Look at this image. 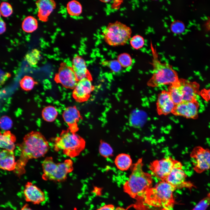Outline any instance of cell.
Wrapping results in <instances>:
<instances>
[{
  "instance_id": "f6af8a7d",
  "label": "cell",
  "mask_w": 210,
  "mask_h": 210,
  "mask_svg": "<svg viewBox=\"0 0 210 210\" xmlns=\"http://www.w3.org/2000/svg\"><path fill=\"white\" fill-rule=\"evenodd\" d=\"M73 18L76 20H77L78 19V16H73Z\"/></svg>"
},
{
  "instance_id": "60d3db41",
  "label": "cell",
  "mask_w": 210,
  "mask_h": 210,
  "mask_svg": "<svg viewBox=\"0 0 210 210\" xmlns=\"http://www.w3.org/2000/svg\"><path fill=\"white\" fill-rule=\"evenodd\" d=\"M19 210H34L30 207L28 204H26Z\"/></svg>"
},
{
  "instance_id": "f1b7e54d",
  "label": "cell",
  "mask_w": 210,
  "mask_h": 210,
  "mask_svg": "<svg viewBox=\"0 0 210 210\" xmlns=\"http://www.w3.org/2000/svg\"><path fill=\"white\" fill-rule=\"evenodd\" d=\"M99 151L100 154L105 158L111 157L113 155V149L111 146L102 140H101L100 142Z\"/></svg>"
},
{
  "instance_id": "f35d334b",
  "label": "cell",
  "mask_w": 210,
  "mask_h": 210,
  "mask_svg": "<svg viewBox=\"0 0 210 210\" xmlns=\"http://www.w3.org/2000/svg\"><path fill=\"white\" fill-rule=\"evenodd\" d=\"M6 24L4 21L1 19L0 20V34L3 33L6 31Z\"/></svg>"
},
{
  "instance_id": "603a6c76",
  "label": "cell",
  "mask_w": 210,
  "mask_h": 210,
  "mask_svg": "<svg viewBox=\"0 0 210 210\" xmlns=\"http://www.w3.org/2000/svg\"><path fill=\"white\" fill-rule=\"evenodd\" d=\"M132 161L130 156L127 154H120L116 157L114 163L119 170L124 171L127 170L132 164Z\"/></svg>"
},
{
  "instance_id": "c3c4849f",
  "label": "cell",
  "mask_w": 210,
  "mask_h": 210,
  "mask_svg": "<svg viewBox=\"0 0 210 210\" xmlns=\"http://www.w3.org/2000/svg\"><path fill=\"white\" fill-rule=\"evenodd\" d=\"M92 16H89L88 17V19H92Z\"/></svg>"
},
{
  "instance_id": "b9f144b4",
  "label": "cell",
  "mask_w": 210,
  "mask_h": 210,
  "mask_svg": "<svg viewBox=\"0 0 210 210\" xmlns=\"http://www.w3.org/2000/svg\"><path fill=\"white\" fill-rule=\"evenodd\" d=\"M205 27L208 31H210V18L206 22L205 24Z\"/></svg>"
},
{
  "instance_id": "836d02e7",
  "label": "cell",
  "mask_w": 210,
  "mask_h": 210,
  "mask_svg": "<svg viewBox=\"0 0 210 210\" xmlns=\"http://www.w3.org/2000/svg\"><path fill=\"white\" fill-rule=\"evenodd\" d=\"M210 204V192L196 205L192 210H206Z\"/></svg>"
},
{
  "instance_id": "8fae6325",
  "label": "cell",
  "mask_w": 210,
  "mask_h": 210,
  "mask_svg": "<svg viewBox=\"0 0 210 210\" xmlns=\"http://www.w3.org/2000/svg\"><path fill=\"white\" fill-rule=\"evenodd\" d=\"M176 161L170 157L156 160L150 164L149 169L161 181H164L173 168Z\"/></svg>"
},
{
  "instance_id": "4fadbf2b",
  "label": "cell",
  "mask_w": 210,
  "mask_h": 210,
  "mask_svg": "<svg viewBox=\"0 0 210 210\" xmlns=\"http://www.w3.org/2000/svg\"><path fill=\"white\" fill-rule=\"evenodd\" d=\"M198 108L199 104L196 100L184 101L176 104L172 113L175 116L194 118L197 116Z\"/></svg>"
},
{
  "instance_id": "7c38bea8",
  "label": "cell",
  "mask_w": 210,
  "mask_h": 210,
  "mask_svg": "<svg viewBox=\"0 0 210 210\" xmlns=\"http://www.w3.org/2000/svg\"><path fill=\"white\" fill-rule=\"evenodd\" d=\"M195 169L201 173L210 169V151L201 147H197L192 153Z\"/></svg>"
},
{
  "instance_id": "30bf717a",
  "label": "cell",
  "mask_w": 210,
  "mask_h": 210,
  "mask_svg": "<svg viewBox=\"0 0 210 210\" xmlns=\"http://www.w3.org/2000/svg\"><path fill=\"white\" fill-rule=\"evenodd\" d=\"M186 177V174L182 169L181 164L176 161L173 168L164 181L170 184L176 189L193 186L191 183L185 181Z\"/></svg>"
},
{
  "instance_id": "d6986e66",
  "label": "cell",
  "mask_w": 210,
  "mask_h": 210,
  "mask_svg": "<svg viewBox=\"0 0 210 210\" xmlns=\"http://www.w3.org/2000/svg\"><path fill=\"white\" fill-rule=\"evenodd\" d=\"M183 93L184 101H191L196 100L197 95L199 93V86L195 82H190L184 79H179Z\"/></svg>"
},
{
  "instance_id": "9c48e42d",
  "label": "cell",
  "mask_w": 210,
  "mask_h": 210,
  "mask_svg": "<svg viewBox=\"0 0 210 210\" xmlns=\"http://www.w3.org/2000/svg\"><path fill=\"white\" fill-rule=\"evenodd\" d=\"M92 80L88 78L78 80L73 89L72 96L77 102L83 103L88 100L94 89Z\"/></svg>"
},
{
  "instance_id": "ab89813d",
  "label": "cell",
  "mask_w": 210,
  "mask_h": 210,
  "mask_svg": "<svg viewBox=\"0 0 210 210\" xmlns=\"http://www.w3.org/2000/svg\"><path fill=\"white\" fill-rule=\"evenodd\" d=\"M102 189H101V188L97 187H94V190L93 191V192L96 195L98 196H100L102 194Z\"/></svg>"
},
{
  "instance_id": "3957f363",
  "label": "cell",
  "mask_w": 210,
  "mask_h": 210,
  "mask_svg": "<svg viewBox=\"0 0 210 210\" xmlns=\"http://www.w3.org/2000/svg\"><path fill=\"white\" fill-rule=\"evenodd\" d=\"M176 189L167 182L161 181L146 192L144 199L145 204L163 210H172L175 203L173 192Z\"/></svg>"
},
{
  "instance_id": "2e32d148",
  "label": "cell",
  "mask_w": 210,
  "mask_h": 210,
  "mask_svg": "<svg viewBox=\"0 0 210 210\" xmlns=\"http://www.w3.org/2000/svg\"><path fill=\"white\" fill-rule=\"evenodd\" d=\"M23 193L26 201L34 204H39L45 200L44 192L31 182L25 184Z\"/></svg>"
},
{
  "instance_id": "d4e9b609",
  "label": "cell",
  "mask_w": 210,
  "mask_h": 210,
  "mask_svg": "<svg viewBox=\"0 0 210 210\" xmlns=\"http://www.w3.org/2000/svg\"><path fill=\"white\" fill-rule=\"evenodd\" d=\"M58 115L56 108L52 106H48L44 108L42 112L43 119L46 121L52 122L57 118Z\"/></svg>"
},
{
  "instance_id": "ac0fdd59",
  "label": "cell",
  "mask_w": 210,
  "mask_h": 210,
  "mask_svg": "<svg viewBox=\"0 0 210 210\" xmlns=\"http://www.w3.org/2000/svg\"><path fill=\"white\" fill-rule=\"evenodd\" d=\"M38 8L37 16L41 21L46 22L48 16L56 7V4L52 0H39L36 1Z\"/></svg>"
},
{
  "instance_id": "e0dca14e",
  "label": "cell",
  "mask_w": 210,
  "mask_h": 210,
  "mask_svg": "<svg viewBox=\"0 0 210 210\" xmlns=\"http://www.w3.org/2000/svg\"><path fill=\"white\" fill-rule=\"evenodd\" d=\"M72 64V68L78 80L85 78L92 80L86 62L82 57L78 55L74 57Z\"/></svg>"
},
{
  "instance_id": "ba28073f",
  "label": "cell",
  "mask_w": 210,
  "mask_h": 210,
  "mask_svg": "<svg viewBox=\"0 0 210 210\" xmlns=\"http://www.w3.org/2000/svg\"><path fill=\"white\" fill-rule=\"evenodd\" d=\"M54 81L66 89H73L78 81L72 67L66 62L60 64L58 72L55 74Z\"/></svg>"
},
{
  "instance_id": "5b68a950",
  "label": "cell",
  "mask_w": 210,
  "mask_h": 210,
  "mask_svg": "<svg viewBox=\"0 0 210 210\" xmlns=\"http://www.w3.org/2000/svg\"><path fill=\"white\" fill-rule=\"evenodd\" d=\"M85 145V140L83 137L68 129L62 131L56 138L55 149L57 151L62 150L64 154L72 158L78 156L84 149Z\"/></svg>"
},
{
  "instance_id": "ffe728a7",
  "label": "cell",
  "mask_w": 210,
  "mask_h": 210,
  "mask_svg": "<svg viewBox=\"0 0 210 210\" xmlns=\"http://www.w3.org/2000/svg\"><path fill=\"white\" fill-rule=\"evenodd\" d=\"M17 163L15 161L14 153L13 151L3 149L0 153V167L6 171L15 170Z\"/></svg>"
},
{
  "instance_id": "6da1fadb",
  "label": "cell",
  "mask_w": 210,
  "mask_h": 210,
  "mask_svg": "<svg viewBox=\"0 0 210 210\" xmlns=\"http://www.w3.org/2000/svg\"><path fill=\"white\" fill-rule=\"evenodd\" d=\"M143 166L142 159H139L133 165L132 173L123 186L124 192L138 201L143 200L153 182L151 175L143 171Z\"/></svg>"
},
{
  "instance_id": "8d00e7d4",
  "label": "cell",
  "mask_w": 210,
  "mask_h": 210,
  "mask_svg": "<svg viewBox=\"0 0 210 210\" xmlns=\"http://www.w3.org/2000/svg\"><path fill=\"white\" fill-rule=\"evenodd\" d=\"M115 209L114 206L112 204H105L97 210H115Z\"/></svg>"
},
{
  "instance_id": "7dc6e473",
  "label": "cell",
  "mask_w": 210,
  "mask_h": 210,
  "mask_svg": "<svg viewBox=\"0 0 210 210\" xmlns=\"http://www.w3.org/2000/svg\"><path fill=\"white\" fill-rule=\"evenodd\" d=\"M72 47V48L74 49H75L76 47V46L74 45H73Z\"/></svg>"
},
{
  "instance_id": "d6a6232c",
  "label": "cell",
  "mask_w": 210,
  "mask_h": 210,
  "mask_svg": "<svg viewBox=\"0 0 210 210\" xmlns=\"http://www.w3.org/2000/svg\"><path fill=\"white\" fill-rule=\"evenodd\" d=\"M0 13L3 17H8L13 13V10L11 5L8 2H2L0 5Z\"/></svg>"
},
{
  "instance_id": "7a4b0ae2",
  "label": "cell",
  "mask_w": 210,
  "mask_h": 210,
  "mask_svg": "<svg viewBox=\"0 0 210 210\" xmlns=\"http://www.w3.org/2000/svg\"><path fill=\"white\" fill-rule=\"evenodd\" d=\"M150 48L152 56V75L148 81L147 85L151 87L170 85L177 82L179 79L177 72L172 66L167 62H162L158 59L155 48L151 42Z\"/></svg>"
},
{
  "instance_id": "681fc988",
  "label": "cell",
  "mask_w": 210,
  "mask_h": 210,
  "mask_svg": "<svg viewBox=\"0 0 210 210\" xmlns=\"http://www.w3.org/2000/svg\"><path fill=\"white\" fill-rule=\"evenodd\" d=\"M103 50L104 51H106L107 50V49L106 48H103Z\"/></svg>"
},
{
  "instance_id": "f907efd6",
  "label": "cell",
  "mask_w": 210,
  "mask_h": 210,
  "mask_svg": "<svg viewBox=\"0 0 210 210\" xmlns=\"http://www.w3.org/2000/svg\"><path fill=\"white\" fill-rule=\"evenodd\" d=\"M96 55H97V56H98V55H99H99H100V54H99V53H97Z\"/></svg>"
},
{
  "instance_id": "52a82bcc",
  "label": "cell",
  "mask_w": 210,
  "mask_h": 210,
  "mask_svg": "<svg viewBox=\"0 0 210 210\" xmlns=\"http://www.w3.org/2000/svg\"><path fill=\"white\" fill-rule=\"evenodd\" d=\"M102 32L106 41L113 46L125 44L130 38L132 33L130 27L118 21L109 24Z\"/></svg>"
},
{
  "instance_id": "1f68e13d",
  "label": "cell",
  "mask_w": 210,
  "mask_h": 210,
  "mask_svg": "<svg viewBox=\"0 0 210 210\" xmlns=\"http://www.w3.org/2000/svg\"><path fill=\"white\" fill-rule=\"evenodd\" d=\"M144 38L139 35L133 36L130 40L131 46L136 50H138L142 48L144 45Z\"/></svg>"
},
{
  "instance_id": "7bdbcfd3",
  "label": "cell",
  "mask_w": 210,
  "mask_h": 210,
  "mask_svg": "<svg viewBox=\"0 0 210 210\" xmlns=\"http://www.w3.org/2000/svg\"><path fill=\"white\" fill-rule=\"evenodd\" d=\"M115 210H126L125 209L121 207H118L116 208Z\"/></svg>"
},
{
  "instance_id": "d590c367",
  "label": "cell",
  "mask_w": 210,
  "mask_h": 210,
  "mask_svg": "<svg viewBox=\"0 0 210 210\" xmlns=\"http://www.w3.org/2000/svg\"><path fill=\"white\" fill-rule=\"evenodd\" d=\"M1 129L5 130L10 129L12 126L13 122L11 119L8 116H2L0 121Z\"/></svg>"
},
{
  "instance_id": "74e56055",
  "label": "cell",
  "mask_w": 210,
  "mask_h": 210,
  "mask_svg": "<svg viewBox=\"0 0 210 210\" xmlns=\"http://www.w3.org/2000/svg\"><path fill=\"white\" fill-rule=\"evenodd\" d=\"M201 94L204 98L207 100H210V89L204 90L201 92Z\"/></svg>"
},
{
  "instance_id": "4316f807",
  "label": "cell",
  "mask_w": 210,
  "mask_h": 210,
  "mask_svg": "<svg viewBox=\"0 0 210 210\" xmlns=\"http://www.w3.org/2000/svg\"><path fill=\"white\" fill-rule=\"evenodd\" d=\"M66 10L70 16H78L82 13V7L79 2L73 0L67 4Z\"/></svg>"
},
{
  "instance_id": "5bb4252c",
  "label": "cell",
  "mask_w": 210,
  "mask_h": 210,
  "mask_svg": "<svg viewBox=\"0 0 210 210\" xmlns=\"http://www.w3.org/2000/svg\"><path fill=\"white\" fill-rule=\"evenodd\" d=\"M62 116L68 126V129L72 132L76 133L79 129L78 123L82 119L77 107L74 106L66 107L64 111Z\"/></svg>"
},
{
  "instance_id": "8992f818",
  "label": "cell",
  "mask_w": 210,
  "mask_h": 210,
  "mask_svg": "<svg viewBox=\"0 0 210 210\" xmlns=\"http://www.w3.org/2000/svg\"><path fill=\"white\" fill-rule=\"evenodd\" d=\"M43 179L56 182L65 181L68 174L74 169L73 162L67 159L63 162L56 163L51 157H47L42 163Z\"/></svg>"
},
{
  "instance_id": "83f0119b",
  "label": "cell",
  "mask_w": 210,
  "mask_h": 210,
  "mask_svg": "<svg viewBox=\"0 0 210 210\" xmlns=\"http://www.w3.org/2000/svg\"><path fill=\"white\" fill-rule=\"evenodd\" d=\"M37 82L33 78L28 76H24L20 81V84L22 89L24 90H31Z\"/></svg>"
},
{
  "instance_id": "816d5d0a",
  "label": "cell",
  "mask_w": 210,
  "mask_h": 210,
  "mask_svg": "<svg viewBox=\"0 0 210 210\" xmlns=\"http://www.w3.org/2000/svg\"><path fill=\"white\" fill-rule=\"evenodd\" d=\"M84 39L85 41H86L87 40V38H84Z\"/></svg>"
},
{
  "instance_id": "484cf974",
  "label": "cell",
  "mask_w": 210,
  "mask_h": 210,
  "mask_svg": "<svg viewBox=\"0 0 210 210\" xmlns=\"http://www.w3.org/2000/svg\"><path fill=\"white\" fill-rule=\"evenodd\" d=\"M41 57V52L37 49H34L26 55L24 59L30 66H33L37 64Z\"/></svg>"
},
{
  "instance_id": "ee69618b",
  "label": "cell",
  "mask_w": 210,
  "mask_h": 210,
  "mask_svg": "<svg viewBox=\"0 0 210 210\" xmlns=\"http://www.w3.org/2000/svg\"><path fill=\"white\" fill-rule=\"evenodd\" d=\"M101 1L103 2H105V3L111 1L110 0H103V1Z\"/></svg>"
},
{
  "instance_id": "44dd1931",
  "label": "cell",
  "mask_w": 210,
  "mask_h": 210,
  "mask_svg": "<svg viewBox=\"0 0 210 210\" xmlns=\"http://www.w3.org/2000/svg\"><path fill=\"white\" fill-rule=\"evenodd\" d=\"M15 136L9 131H6L2 134H1L0 148L3 149L13 151L15 147Z\"/></svg>"
},
{
  "instance_id": "cb8c5ba5",
  "label": "cell",
  "mask_w": 210,
  "mask_h": 210,
  "mask_svg": "<svg viewBox=\"0 0 210 210\" xmlns=\"http://www.w3.org/2000/svg\"><path fill=\"white\" fill-rule=\"evenodd\" d=\"M38 23L37 20L34 17L28 16L23 20L22 25L23 30L26 32L32 33L37 28Z\"/></svg>"
},
{
  "instance_id": "f546056e",
  "label": "cell",
  "mask_w": 210,
  "mask_h": 210,
  "mask_svg": "<svg viewBox=\"0 0 210 210\" xmlns=\"http://www.w3.org/2000/svg\"><path fill=\"white\" fill-rule=\"evenodd\" d=\"M101 64L103 66L108 67L114 73L120 72L123 67L117 60L110 61L102 60Z\"/></svg>"
},
{
  "instance_id": "bcb514c9",
  "label": "cell",
  "mask_w": 210,
  "mask_h": 210,
  "mask_svg": "<svg viewBox=\"0 0 210 210\" xmlns=\"http://www.w3.org/2000/svg\"><path fill=\"white\" fill-rule=\"evenodd\" d=\"M99 42L98 41H97L96 43V45H98L99 44Z\"/></svg>"
},
{
  "instance_id": "277c9868",
  "label": "cell",
  "mask_w": 210,
  "mask_h": 210,
  "mask_svg": "<svg viewBox=\"0 0 210 210\" xmlns=\"http://www.w3.org/2000/svg\"><path fill=\"white\" fill-rule=\"evenodd\" d=\"M21 160L27 161L44 156L49 149L48 143L40 132L32 131L27 134L20 146Z\"/></svg>"
},
{
  "instance_id": "9a60e30c",
  "label": "cell",
  "mask_w": 210,
  "mask_h": 210,
  "mask_svg": "<svg viewBox=\"0 0 210 210\" xmlns=\"http://www.w3.org/2000/svg\"><path fill=\"white\" fill-rule=\"evenodd\" d=\"M175 105L168 91L163 90L159 94L156 102L158 115H166L172 113Z\"/></svg>"
},
{
  "instance_id": "e575fe53",
  "label": "cell",
  "mask_w": 210,
  "mask_h": 210,
  "mask_svg": "<svg viewBox=\"0 0 210 210\" xmlns=\"http://www.w3.org/2000/svg\"><path fill=\"white\" fill-rule=\"evenodd\" d=\"M171 29L175 34H181L184 32L185 27L184 24L181 21H174L171 25Z\"/></svg>"
},
{
  "instance_id": "7402d4cb",
  "label": "cell",
  "mask_w": 210,
  "mask_h": 210,
  "mask_svg": "<svg viewBox=\"0 0 210 210\" xmlns=\"http://www.w3.org/2000/svg\"><path fill=\"white\" fill-rule=\"evenodd\" d=\"M168 91L175 105L183 102V93L179 79L177 82L169 85Z\"/></svg>"
},
{
  "instance_id": "4dcf8cb0",
  "label": "cell",
  "mask_w": 210,
  "mask_h": 210,
  "mask_svg": "<svg viewBox=\"0 0 210 210\" xmlns=\"http://www.w3.org/2000/svg\"><path fill=\"white\" fill-rule=\"evenodd\" d=\"M117 60L123 67L127 68L132 64V60L130 55L127 53L120 54L117 57Z\"/></svg>"
}]
</instances>
